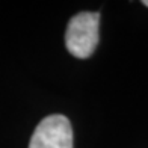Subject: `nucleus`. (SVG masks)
I'll list each match as a JSON object with an SVG mask.
<instances>
[{
  "mask_svg": "<svg viewBox=\"0 0 148 148\" xmlns=\"http://www.w3.org/2000/svg\"><path fill=\"white\" fill-rule=\"evenodd\" d=\"M100 41V14L80 12L74 15L65 32V45L74 58L86 59L97 49Z\"/></svg>",
  "mask_w": 148,
  "mask_h": 148,
  "instance_id": "nucleus-1",
  "label": "nucleus"
},
{
  "mask_svg": "<svg viewBox=\"0 0 148 148\" xmlns=\"http://www.w3.org/2000/svg\"><path fill=\"white\" fill-rule=\"evenodd\" d=\"M142 3H144L145 6H148V0H144V2H142Z\"/></svg>",
  "mask_w": 148,
  "mask_h": 148,
  "instance_id": "nucleus-3",
  "label": "nucleus"
},
{
  "mask_svg": "<svg viewBox=\"0 0 148 148\" xmlns=\"http://www.w3.org/2000/svg\"><path fill=\"white\" fill-rule=\"evenodd\" d=\"M29 148H73V127L64 115H49L36 125Z\"/></svg>",
  "mask_w": 148,
  "mask_h": 148,
  "instance_id": "nucleus-2",
  "label": "nucleus"
}]
</instances>
